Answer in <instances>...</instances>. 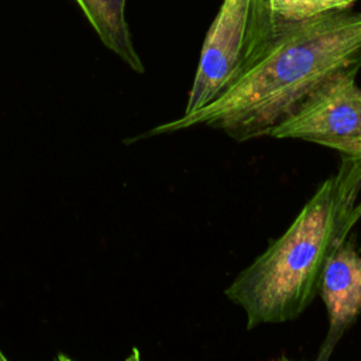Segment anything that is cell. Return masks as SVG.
Returning <instances> with one entry per match:
<instances>
[{
  "instance_id": "6da1fadb",
  "label": "cell",
  "mask_w": 361,
  "mask_h": 361,
  "mask_svg": "<svg viewBox=\"0 0 361 361\" xmlns=\"http://www.w3.org/2000/svg\"><path fill=\"white\" fill-rule=\"evenodd\" d=\"M361 68V11L351 8L276 24L271 41L214 102L161 124L148 135L207 126L235 141L268 133L333 79Z\"/></svg>"
},
{
  "instance_id": "7a4b0ae2",
  "label": "cell",
  "mask_w": 361,
  "mask_h": 361,
  "mask_svg": "<svg viewBox=\"0 0 361 361\" xmlns=\"http://www.w3.org/2000/svg\"><path fill=\"white\" fill-rule=\"evenodd\" d=\"M361 162L341 155L334 175L307 200L288 230L226 289L247 329L299 317L320 288L324 265L361 219Z\"/></svg>"
},
{
  "instance_id": "3957f363",
  "label": "cell",
  "mask_w": 361,
  "mask_h": 361,
  "mask_svg": "<svg viewBox=\"0 0 361 361\" xmlns=\"http://www.w3.org/2000/svg\"><path fill=\"white\" fill-rule=\"evenodd\" d=\"M275 30L265 0H223L204 37L183 114L221 96L265 48Z\"/></svg>"
},
{
  "instance_id": "277c9868",
  "label": "cell",
  "mask_w": 361,
  "mask_h": 361,
  "mask_svg": "<svg viewBox=\"0 0 361 361\" xmlns=\"http://www.w3.org/2000/svg\"><path fill=\"white\" fill-rule=\"evenodd\" d=\"M357 73L329 82L293 116L274 127V138H300L322 144L329 140L361 135V87Z\"/></svg>"
},
{
  "instance_id": "5b68a950",
  "label": "cell",
  "mask_w": 361,
  "mask_h": 361,
  "mask_svg": "<svg viewBox=\"0 0 361 361\" xmlns=\"http://www.w3.org/2000/svg\"><path fill=\"white\" fill-rule=\"evenodd\" d=\"M348 235L327 259L319 293L329 314V330L317 354L327 361L340 338L361 314V255Z\"/></svg>"
},
{
  "instance_id": "8992f818",
  "label": "cell",
  "mask_w": 361,
  "mask_h": 361,
  "mask_svg": "<svg viewBox=\"0 0 361 361\" xmlns=\"http://www.w3.org/2000/svg\"><path fill=\"white\" fill-rule=\"evenodd\" d=\"M83 11L102 42L131 69L142 73L144 65L135 52L126 21V0H73Z\"/></svg>"
},
{
  "instance_id": "52a82bcc",
  "label": "cell",
  "mask_w": 361,
  "mask_h": 361,
  "mask_svg": "<svg viewBox=\"0 0 361 361\" xmlns=\"http://www.w3.org/2000/svg\"><path fill=\"white\" fill-rule=\"evenodd\" d=\"M276 24L300 23L348 10L357 0H265Z\"/></svg>"
},
{
  "instance_id": "ba28073f",
  "label": "cell",
  "mask_w": 361,
  "mask_h": 361,
  "mask_svg": "<svg viewBox=\"0 0 361 361\" xmlns=\"http://www.w3.org/2000/svg\"><path fill=\"white\" fill-rule=\"evenodd\" d=\"M320 145L338 151L341 155L357 158L361 162V135L351 138H338L323 141Z\"/></svg>"
}]
</instances>
